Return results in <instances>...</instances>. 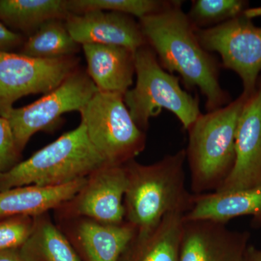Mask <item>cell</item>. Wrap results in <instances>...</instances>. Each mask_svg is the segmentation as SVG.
Returning <instances> with one entry per match:
<instances>
[{"label": "cell", "mask_w": 261, "mask_h": 261, "mask_svg": "<svg viewBox=\"0 0 261 261\" xmlns=\"http://www.w3.org/2000/svg\"><path fill=\"white\" fill-rule=\"evenodd\" d=\"M256 89H258L261 90V74L260 75V76H259L258 80H257Z\"/></svg>", "instance_id": "f546056e"}, {"label": "cell", "mask_w": 261, "mask_h": 261, "mask_svg": "<svg viewBox=\"0 0 261 261\" xmlns=\"http://www.w3.org/2000/svg\"><path fill=\"white\" fill-rule=\"evenodd\" d=\"M0 261H29L23 256L20 248L0 251Z\"/></svg>", "instance_id": "4316f807"}, {"label": "cell", "mask_w": 261, "mask_h": 261, "mask_svg": "<svg viewBox=\"0 0 261 261\" xmlns=\"http://www.w3.org/2000/svg\"><path fill=\"white\" fill-rule=\"evenodd\" d=\"M65 23L70 36L81 46L106 44L135 51L147 44L140 23L123 13L95 10L70 14Z\"/></svg>", "instance_id": "4fadbf2b"}, {"label": "cell", "mask_w": 261, "mask_h": 261, "mask_svg": "<svg viewBox=\"0 0 261 261\" xmlns=\"http://www.w3.org/2000/svg\"><path fill=\"white\" fill-rule=\"evenodd\" d=\"M87 178L62 186L29 185L0 192V219L17 216L35 217L56 210L80 192Z\"/></svg>", "instance_id": "e0dca14e"}, {"label": "cell", "mask_w": 261, "mask_h": 261, "mask_svg": "<svg viewBox=\"0 0 261 261\" xmlns=\"http://www.w3.org/2000/svg\"><path fill=\"white\" fill-rule=\"evenodd\" d=\"M22 152L17 147L9 122L0 117V175L21 161Z\"/></svg>", "instance_id": "d4e9b609"}, {"label": "cell", "mask_w": 261, "mask_h": 261, "mask_svg": "<svg viewBox=\"0 0 261 261\" xmlns=\"http://www.w3.org/2000/svg\"><path fill=\"white\" fill-rule=\"evenodd\" d=\"M252 216V226H261V185L227 192L194 195L192 208L184 220H211L226 223L240 216Z\"/></svg>", "instance_id": "2e32d148"}, {"label": "cell", "mask_w": 261, "mask_h": 261, "mask_svg": "<svg viewBox=\"0 0 261 261\" xmlns=\"http://www.w3.org/2000/svg\"><path fill=\"white\" fill-rule=\"evenodd\" d=\"M34 217L17 216L0 219V251L20 248L32 234Z\"/></svg>", "instance_id": "cb8c5ba5"}, {"label": "cell", "mask_w": 261, "mask_h": 261, "mask_svg": "<svg viewBox=\"0 0 261 261\" xmlns=\"http://www.w3.org/2000/svg\"><path fill=\"white\" fill-rule=\"evenodd\" d=\"M185 162L183 149L152 164H141L135 159L125 164V221L135 228V235L150 232L166 215L186 214L192 208L194 195L186 187Z\"/></svg>", "instance_id": "7a4b0ae2"}, {"label": "cell", "mask_w": 261, "mask_h": 261, "mask_svg": "<svg viewBox=\"0 0 261 261\" xmlns=\"http://www.w3.org/2000/svg\"><path fill=\"white\" fill-rule=\"evenodd\" d=\"M127 183L125 164L105 165L91 173L80 192L56 211L59 217H84L102 224H123Z\"/></svg>", "instance_id": "30bf717a"}, {"label": "cell", "mask_w": 261, "mask_h": 261, "mask_svg": "<svg viewBox=\"0 0 261 261\" xmlns=\"http://www.w3.org/2000/svg\"><path fill=\"white\" fill-rule=\"evenodd\" d=\"M247 8L244 0H194L187 15L194 28L206 29L240 16Z\"/></svg>", "instance_id": "603a6c76"}, {"label": "cell", "mask_w": 261, "mask_h": 261, "mask_svg": "<svg viewBox=\"0 0 261 261\" xmlns=\"http://www.w3.org/2000/svg\"><path fill=\"white\" fill-rule=\"evenodd\" d=\"M69 15L66 0H0V22L27 37L47 20Z\"/></svg>", "instance_id": "d6986e66"}, {"label": "cell", "mask_w": 261, "mask_h": 261, "mask_svg": "<svg viewBox=\"0 0 261 261\" xmlns=\"http://www.w3.org/2000/svg\"><path fill=\"white\" fill-rule=\"evenodd\" d=\"M240 261H261V249L248 245Z\"/></svg>", "instance_id": "83f0119b"}, {"label": "cell", "mask_w": 261, "mask_h": 261, "mask_svg": "<svg viewBox=\"0 0 261 261\" xmlns=\"http://www.w3.org/2000/svg\"><path fill=\"white\" fill-rule=\"evenodd\" d=\"M75 56L39 59L0 51V117L20 98L50 92L80 68Z\"/></svg>", "instance_id": "ba28073f"}, {"label": "cell", "mask_w": 261, "mask_h": 261, "mask_svg": "<svg viewBox=\"0 0 261 261\" xmlns=\"http://www.w3.org/2000/svg\"><path fill=\"white\" fill-rule=\"evenodd\" d=\"M98 92L87 71L79 68L57 88L24 107L12 108L3 118L9 122L20 152L32 136L58 124L65 113L81 112Z\"/></svg>", "instance_id": "52a82bcc"}, {"label": "cell", "mask_w": 261, "mask_h": 261, "mask_svg": "<svg viewBox=\"0 0 261 261\" xmlns=\"http://www.w3.org/2000/svg\"><path fill=\"white\" fill-rule=\"evenodd\" d=\"M184 216L166 215L150 232L135 234L126 250L134 252L135 261H178Z\"/></svg>", "instance_id": "ac0fdd59"}, {"label": "cell", "mask_w": 261, "mask_h": 261, "mask_svg": "<svg viewBox=\"0 0 261 261\" xmlns=\"http://www.w3.org/2000/svg\"><path fill=\"white\" fill-rule=\"evenodd\" d=\"M27 37L8 28L6 25L0 22V51H12L23 46Z\"/></svg>", "instance_id": "484cf974"}, {"label": "cell", "mask_w": 261, "mask_h": 261, "mask_svg": "<svg viewBox=\"0 0 261 261\" xmlns=\"http://www.w3.org/2000/svg\"><path fill=\"white\" fill-rule=\"evenodd\" d=\"M135 86L127 91L123 99L137 126L145 132L149 120L166 110L188 130L202 114L199 97L181 88L179 77L163 68L148 44L135 51Z\"/></svg>", "instance_id": "5b68a950"}, {"label": "cell", "mask_w": 261, "mask_h": 261, "mask_svg": "<svg viewBox=\"0 0 261 261\" xmlns=\"http://www.w3.org/2000/svg\"><path fill=\"white\" fill-rule=\"evenodd\" d=\"M105 165L106 161L80 123L74 129L0 175V192L29 185L62 186L88 177Z\"/></svg>", "instance_id": "277c9868"}, {"label": "cell", "mask_w": 261, "mask_h": 261, "mask_svg": "<svg viewBox=\"0 0 261 261\" xmlns=\"http://www.w3.org/2000/svg\"><path fill=\"white\" fill-rule=\"evenodd\" d=\"M232 171L216 192L233 191L261 185V90L247 98L239 120Z\"/></svg>", "instance_id": "7c38bea8"}, {"label": "cell", "mask_w": 261, "mask_h": 261, "mask_svg": "<svg viewBox=\"0 0 261 261\" xmlns=\"http://www.w3.org/2000/svg\"><path fill=\"white\" fill-rule=\"evenodd\" d=\"M171 1L164 0H66L70 14L89 11L115 12L135 16L139 19L159 13Z\"/></svg>", "instance_id": "7402d4cb"}, {"label": "cell", "mask_w": 261, "mask_h": 261, "mask_svg": "<svg viewBox=\"0 0 261 261\" xmlns=\"http://www.w3.org/2000/svg\"><path fill=\"white\" fill-rule=\"evenodd\" d=\"M146 42L163 68L178 73L187 88H197L205 97L207 112L231 102L219 81V63L201 45L195 29L182 10V2L171 1L162 11L140 19Z\"/></svg>", "instance_id": "6da1fadb"}, {"label": "cell", "mask_w": 261, "mask_h": 261, "mask_svg": "<svg viewBox=\"0 0 261 261\" xmlns=\"http://www.w3.org/2000/svg\"><path fill=\"white\" fill-rule=\"evenodd\" d=\"M80 46L70 36L65 20L51 19L27 37L18 53L39 59H56L75 56Z\"/></svg>", "instance_id": "44dd1931"}, {"label": "cell", "mask_w": 261, "mask_h": 261, "mask_svg": "<svg viewBox=\"0 0 261 261\" xmlns=\"http://www.w3.org/2000/svg\"><path fill=\"white\" fill-rule=\"evenodd\" d=\"M87 73L101 92L126 93L135 74V51L120 46L82 45Z\"/></svg>", "instance_id": "9a60e30c"}, {"label": "cell", "mask_w": 261, "mask_h": 261, "mask_svg": "<svg viewBox=\"0 0 261 261\" xmlns=\"http://www.w3.org/2000/svg\"><path fill=\"white\" fill-rule=\"evenodd\" d=\"M244 15L247 18L252 19L256 18V17L261 16V7H257V8H247L243 13Z\"/></svg>", "instance_id": "f1b7e54d"}, {"label": "cell", "mask_w": 261, "mask_h": 261, "mask_svg": "<svg viewBox=\"0 0 261 261\" xmlns=\"http://www.w3.org/2000/svg\"><path fill=\"white\" fill-rule=\"evenodd\" d=\"M249 96L242 93L227 106L202 113L187 130L185 152L193 195L217 191L232 171L239 120Z\"/></svg>", "instance_id": "3957f363"}, {"label": "cell", "mask_w": 261, "mask_h": 261, "mask_svg": "<svg viewBox=\"0 0 261 261\" xmlns=\"http://www.w3.org/2000/svg\"><path fill=\"white\" fill-rule=\"evenodd\" d=\"M20 250L29 261H81L69 240L48 213L34 217L32 234Z\"/></svg>", "instance_id": "ffe728a7"}, {"label": "cell", "mask_w": 261, "mask_h": 261, "mask_svg": "<svg viewBox=\"0 0 261 261\" xmlns=\"http://www.w3.org/2000/svg\"><path fill=\"white\" fill-rule=\"evenodd\" d=\"M61 228L87 261H120L135 234L128 223L106 224L84 217H59Z\"/></svg>", "instance_id": "5bb4252c"}, {"label": "cell", "mask_w": 261, "mask_h": 261, "mask_svg": "<svg viewBox=\"0 0 261 261\" xmlns=\"http://www.w3.org/2000/svg\"><path fill=\"white\" fill-rule=\"evenodd\" d=\"M80 115L89 140L106 164H126L145 149V132L132 119L123 94L98 90Z\"/></svg>", "instance_id": "8992f818"}, {"label": "cell", "mask_w": 261, "mask_h": 261, "mask_svg": "<svg viewBox=\"0 0 261 261\" xmlns=\"http://www.w3.org/2000/svg\"><path fill=\"white\" fill-rule=\"evenodd\" d=\"M204 49L221 56L223 65L241 79L243 93L256 90L261 74V27L244 14L206 29H195Z\"/></svg>", "instance_id": "9c48e42d"}, {"label": "cell", "mask_w": 261, "mask_h": 261, "mask_svg": "<svg viewBox=\"0 0 261 261\" xmlns=\"http://www.w3.org/2000/svg\"><path fill=\"white\" fill-rule=\"evenodd\" d=\"M250 233L211 220H184L178 261H240Z\"/></svg>", "instance_id": "8fae6325"}]
</instances>
